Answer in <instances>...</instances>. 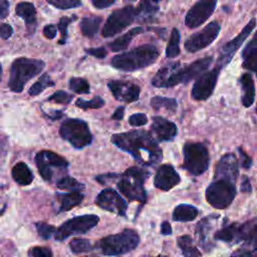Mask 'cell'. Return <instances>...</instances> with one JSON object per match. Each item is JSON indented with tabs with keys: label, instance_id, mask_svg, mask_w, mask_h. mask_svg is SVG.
<instances>
[{
	"label": "cell",
	"instance_id": "cell-16",
	"mask_svg": "<svg viewBox=\"0 0 257 257\" xmlns=\"http://www.w3.org/2000/svg\"><path fill=\"white\" fill-rule=\"evenodd\" d=\"M216 4L215 0H203L195 3L186 14L185 24L189 28L200 26L212 15Z\"/></svg>",
	"mask_w": 257,
	"mask_h": 257
},
{
	"label": "cell",
	"instance_id": "cell-53",
	"mask_svg": "<svg viewBox=\"0 0 257 257\" xmlns=\"http://www.w3.org/2000/svg\"><path fill=\"white\" fill-rule=\"evenodd\" d=\"M123 114H124V106H118L113 114L111 115L112 119H116V120H121L123 118Z\"/></svg>",
	"mask_w": 257,
	"mask_h": 257
},
{
	"label": "cell",
	"instance_id": "cell-12",
	"mask_svg": "<svg viewBox=\"0 0 257 257\" xmlns=\"http://www.w3.org/2000/svg\"><path fill=\"white\" fill-rule=\"evenodd\" d=\"M220 24L217 21L210 22L201 31L191 35L185 42V49L188 52H197L210 45L218 36Z\"/></svg>",
	"mask_w": 257,
	"mask_h": 257
},
{
	"label": "cell",
	"instance_id": "cell-36",
	"mask_svg": "<svg viewBox=\"0 0 257 257\" xmlns=\"http://www.w3.org/2000/svg\"><path fill=\"white\" fill-rule=\"evenodd\" d=\"M69 89L78 94L89 93V83L82 77H71L69 79Z\"/></svg>",
	"mask_w": 257,
	"mask_h": 257
},
{
	"label": "cell",
	"instance_id": "cell-21",
	"mask_svg": "<svg viewBox=\"0 0 257 257\" xmlns=\"http://www.w3.org/2000/svg\"><path fill=\"white\" fill-rule=\"evenodd\" d=\"M249 224L238 225L236 223L231 224L215 233V239L224 242H238L240 240H245L247 233L249 231Z\"/></svg>",
	"mask_w": 257,
	"mask_h": 257
},
{
	"label": "cell",
	"instance_id": "cell-34",
	"mask_svg": "<svg viewBox=\"0 0 257 257\" xmlns=\"http://www.w3.org/2000/svg\"><path fill=\"white\" fill-rule=\"evenodd\" d=\"M53 85H54V81L50 78V76L47 73H43L39 77V79L30 86L28 93L31 96H36L39 93H41L45 88L53 86Z\"/></svg>",
	"mask_w": 257,
	"mask_h": 257
},
{
	"label": "cell",
	"instance_id": "cell-19",
	"mask_svg": "<svg viewBox=\"0 0 257 257\" xmlns=\"http://www.w3.org/2000/svg\"><path fill=\"white\" fill-rule=\"evenodd\" d=\"M180 181L181 178L174 167L170 164H165L158 168L154 178V185L162 191H169L177 186Z\"/></svg>",
	"mask_w": 257,
	"mask_h": 257
},
{
	"label": "cell",
	"instance_id": "cell-15",
	"mask_svg": "<svg viewBox=\"0 0 257 257\" xmlns=\"http://www.w3.org/2000/svg\"><path fill=\"white\" fill-rule=\"evenodd\" d=\"M95 204L102 210L115 213L119 216H125L126 202L113 189L107 188L102 190L95 199Z\"/></svg>",
	"mask_w": 257,
	"mask_h": 257
},
{
	"label": "cell",
	"instance_id": "cell-39",
	"mask_svg": "<svg viewBox=\"0 0 257 257\" xmlns=\"http://www.w3.org/2000/svg\"><path fill=\"white\" fill-rule=\"evenodd\" d=\"M75 19H76V16H75V15H74L73 17L63 16V17L60 18V20H59V22H58V24H57V27H58V29H59V31H60V34H61V37H60V39H59V41H58L59 44H64V43L66 42L67 35H68V33H67V27H68V25H69L73 20H75Z\"/></svg>",
	"mask_w": 257,
	"mask_h": 257
},
{
	"label": "cell",
	"instance_id": "cell-26",
	"mask_svg": "<svg viewBox=\"0 0 257 257\" xmlns=\"http://www.w3.org/2000/svg\"><path fill=\"white\" fill-rule=\"evenodd\" d=\"M240 83L242 85V103L245 107H249L253 103L255 96L254 82L251 74H243L240 78Z\"/></svg>",
	"mask_w": 257,
	"mask_h": 257
},
{
	"label": "cell",
	"instance_id": "cell-4",
	"mask_svg": "<svg viewBox=\"0 0 257 257\" xmlns=\"http://www.w3.org/2000/svg\"><path fill=\"white\" fill-rule=\"evenodd\" d=\"M150 172L138 167H132L120 175L121 179L117 182L116 187L130 201L145 203L147 200L145 181L150 177Z\"/></svg>",
	"mask_w": 257,
	"mask_h": 257
},
{
	"label": "cell",
	"instance_id": "cell-43",
	"mask_svg": "<svg viewBox=\"0 0 257 257\" xmlns=\"http://www.w3.org/2000/svg\"><path fill=\"white\" fill-rule=\"evenodd\" d=\"M245 243L252 251H257V224L253 226L247 233Z\"/></svg>",
	"mask_w": 257,
	"mask_h": 257
},
{
	"label": "cell",
	"instance_id": "cell-49",
	"mask_svg": "<svg viewBox=\"0 0 257 257\" xmlns=\"http://www.w3.org/2000/svg\"><path fill=\"white\" fill-rule=\"evenodd\" d=\"M238 151H239V154H240V157H241L242 167L245 168V169H249L252 165V160L247 156V154L241 148H239Z\"/></svg>",
	"mask_w": 257,
	"mask_h": 257
},
{
	"label": "cell",
	"instance_id": "cell-11",
	"mask_svg": "<svg viewBox=\"0 0 257 257\" xmlns=\"http://www.w3.org/2000/svg\"><path fill=\"white\" fill-rule=\"evenodd\" d=\"M35 164L40 176L45 181H51L54 170L66 171L69 163L66 159L52 151H40L35 156Z\"/></svg>",
	"mask_w": 257,
	"mask_h": 257
},
{
	"label": "cell",
	"instance_id": "cell-52",
	"mask_svg": "<svg viewBox=\"0 0 257 257\" xmlns=\"http://www.w3.org/2000/svg\"><path fill=\"white\" fill-rule=\"evenodd\" d=\"M9 13V2L6 0H2L0 3V17L4 19L7 17Z\"/></svg>",
	"mask_w": 257,
	"mask_h": 257
},
{
	"label": "cell",
	"instance_id": "cell-3",
	"mask_svg": "<svg viewBox=\"0 0 257 257\" xmlns=\"http://www.w3.org/2000/svg\"><path fill=\"white\" fill-rule=\"evenodd\" d=\"M45 67V62L40 59L19 57L10 67L8 87L13 92H21L25 84L38 75Z\"/></svg>",
	"mask_w": 257,
	"mask_h": 257
},
{
	"label": "cell",
	"instance_id": "cell-2",
	"mask_svg": "<svg viewBox=\"0 0 257 257\" xmlns=\"http://www.w3.org/2000/svg\"><path fill=\"white\" fill-rule=\"evenodd\" d=\"M160 51L153 44H144L112 57L111 65L122 71H135L150 66L158 59Z\"/></svg>",
	"mask_w": 257,
	"mask_h": 257
},
{
	"label": "cell",
	"instance_id": "cell-35",
	"mask_svg": "<svg viewBox=\"0 0 257 257\" xmlns=\"http://www.w3.org/2000/svg\"><path fill=\"white\" fill-rule=\"evenodd\" d=\"M56 187L61 190H68L72 192H79L84 189V185L77 182L74 178L69 176H63L56 182Z\"/></svg>",
	"mask_w": 257,
	"mask_h": 257
},
{
	"label": "cell",
	"instance_id": "cell-20",
	"mask_svg": "<svg viewBox=\"0 0 257 257\" xmlns=\"http://www.w3.org/2000/svg\"><path fill=\"white\" fill-rule=\"evenodd\" d=\"M151 128L154 136L161 142H168L173 140L178 133L177 125L162 116L153 117Z\"/></svg>",
	"mask_w": 257,
	"mask_h": 257
},
{
	"label": "cell",
	"instance_id": "cell-44",
	"mask_svg": "<svg viewBox=\"0 0 257 257\" xmlns=\"http://www.w3.org/2000/svg\"><path fill=\"white\" fill-rule=\"evenodd\" d=\"M29 257H52V251L48 247L35 246L29 250Z\"/></svg>",
	"mask_w": 257,
	"mask_h": 257
},
{
	"label": "cell",
	"instance_id": "cell-38",
	"mask_svg": "<svg viewBox=\"0 0 257 257\" xmlns=\"http://www.w3.org/2000/svg\"><path fill=\"white\" fill-rule=\"evenodd\" d=\"M104 100L100 96H94L90 100H84L82 98H78L75 101V105L77 107H80L82 109H88V108H100L103 106Z\"/></svg>",
	"mask_w": 257,
	"mask_h": 257
},
{
	"label": "cell",
	"instance_id": "cell-42",
	"mask_svg": "<svg viewBox=\"0 0 257 257\" xmlns=\"http://www.w3.org/2000/svg\"><path fill=\"white\" fill-rule=\"evenodd\" d=\"M72 95L67 93L66 91L63 90H57L53 92L49 97L48 101H54L56 103H61V104H68L72 100Z\"/></svg>",
	"mask_w": 257,
	"mask_h": 257
},
{
	"label": "cell",
	"instance_id": "cell-29",
	"mask_svg": "<svg viewBox=\"0 0 257 257\" xmlns=\"http://www.w3.org/2000/svg\"><path fill=\"white\" fill-rule=\"evenodd\" d=\"M102 18L100 16H89L83 17L80 22L81 33L86 37H93L100 26Z\"/></svg>",
	"mask_w": 257,
	"mask_h": 257
},
{
	"label": "cell",
	"instance_id": "cell-31",
	"mask_svg": "<svg viewBox=\"0 0 257 257\" xmlns=\"http://www.w3.org/2000/svg\"><path fill=\"white\" fill-rule=\"evenodd\" d=\"M177 244L182 250L184 257H202L201 252L195 246H193L192 238L189 235L180 236L177 239Z\"/></svg>",
	"mask_w": 257,
	"mask_h": 257
},
{
	"label": "cell",
	"instance_id": "cell-8",
	"mask_svg": "<svg viewBox=\"0 0 257 257\" xmlns=\"http://www.w3.org/2000/svg\"><path fill=\"white\" fill-rule=\"evenodd\" d=\"M235 196V184L225 180H214L206 189V200L216 209L227 208Z\"/></svg>",
	"mask_w": 257,
	"mask_h": 257
},
{
	"label": "cell",
	"instance_id": "cell-47",
	"mask_svg": "<svg viewBox=\"0 0 257 257\" xmlns=\"http://www.w3.org/2000/svg\"><path fill=\"white\" fill-rule=\"evenodd\" d=\"M43 34L48 39H53L56 37L57 29L53 24H47L43 27Z\"/></svg>",
	"mask_w": 257,
	"mask_h": 257
},
{
	"label": "cell",
	"instance_id": "cell-24",
	"mask_svg": "<svg viewBox=\"0 0 257 257\" xmlns=\"http://www.w3.org/2000/svg\"><path fill=\"white\" fill-rule=\"evenodd\" d=\"M11 175L13 180L20 186H28L32 183L34 176L29 167L23 163V162H18L16 163L12 170H11Z\"/></svg>",
	"mask_w": 257,
	"mask_h": 257
},
{
	"label": "cell",
	"instance_id": "cell-40",
	"mask_svg": "<svg viewBox=\"0 0 257 257\" xmlns=\"http://www.w3.org/2000/svg\"><path fill=\"white\" fill-rule=\"evenodd\" d=\"M35 226H36L38 235L43 239H49L52 235H55L56 229L52 225H49V224L43 223V222H38L35 224Z\"/></svg>",
	"mask_w": 257,
	"mask_h": 257
},
{
	"label": "cell",
	"instance_id": "cell-6",
	"mask_svg": "<svg viewBox=\"0 0 257 257\" xmlns=\"http://www.w3.org/2000/svg\"><path fill=\"white\" fill-rule=\"evenodd\" d=\"M60 137L73 148L82 149L92 142V135L86 121L80 118H67L59 127Z\"/></svg>",
	"mask_w": 257,
	"mask_h": 257
},
{
	"label": "cell",
	"instance_id": "cell-54",
	"mask_svg": "<svg viewBox=\"0 0 257 257\" xmlns=\"http://www.w3.org/2000/svg\"><path fill=\"white\" fill-rule=\"evenodd\" d=\"M251 190H252V188H251L249 179H248L246 176L243 177L242 184H241V191H242V192H245V193H249V192H251Z\"/></svg>",
	"mask_w": 257,
	"mask_h": 257
},
{
	"label": "cell",
	"instance_id": "cell-48",
	"mask_svg": "<svg viewBox=\"0 0 257 257\" xmlns=\"http://www.w3.org/2000/svg\"><path fill=\"white\" fill-rule=\"evenodd\" d=\"M13 34V28L8 23H1V38L8 39Z\"/></svg>",
	"mask_w": 257,
	"mask_h": 257
},
{
	"label": "cell",
	"instance_id": "cell-18",
	"mask_svg": "<svg viewBox=\"0 0 257 257\" xmlns=\"http://www.w3.org/2000/svg\"><path fill=\"white\" fill-rule=\"evenodd\" d=\"M239 175L238 161L234 154L224 155L216 165L214 180H225L235 184Z\"/></svg>",
	"mask_w": 257,
	"mask_h": 257
},
{
	"label": "cell",
	"instance_id": "cell-17",
	"mask_svg": "<svg viewBox=\"0 0 257 257\" xmlns=\"http://www.w3.org/2000/svg\"><path fill=\"white\" fill-rule=\"evenodd\" d=\"M107 86L114 98L118 101L130 103L138 100L140 97V86L131 81L110 80Z\"/></svg>",
	"mask_w": 257,
	"mask_h": 257
},
{
	"label": "cell",
	"instance_id": "cell-50",
	"mask_svg": "<svg viewBox=\"0 0 257 257\" xmlns=\"http://www.w3.org/2000/svg\"><path fill=\"white\" fill-rule=\"evenodd\" d=\"M231 257H257V251L252 250H239L234 252Z\"/></svg>",
	"mask_w": 257,
	"mask_h": 257
},
{
	"label": "cell",
	"instance_id": "cell-23",
	"mask_svg": "<svg viewBox=\"0 0 257 257\" xmlns=\"http://www.w3.org/2000/svg\"><path fill=\"white\" fill-rule=\"evenodd\" d=\"M243 67L255 72L257 75V32L253 36L252 40L246 45L242 53Z\"/></svg>",
	"mask_w": 257,
	"mask_h": 257
},
{
	"label": "cell",
	"instance_id": "cell-51",
	"mask_svg": "<svg viewBox=\"0 0 257 257\" xmlns=\"http://www.w3.org/2000/svg\"><path fill=\"white\" fill-rule=\"evenodd\" d=\"M114 3V0H92L91 4L97 8V9H102L106 8Z\"/></svg>",
	"mask_w": 257,
	"mask_h": 257
},
{
	"label": "cell",
	"instance_id": "cell-46",
	"mask_svg": "<svg viewBox=\"0 0 257 257\" xmlns=\"http://www.w3.org/2000/svg\"><path fill=\"white\" fill-rule=\"evenodd\" d=\"M85 52L96 57V58H104L107 54V51L104 47L100 46V47H92V48H88L85 49Z\"/></svg>",
	"mask_w": 257,
	"mask_h": 257
},
{
	"label": "cell",
	"instance_id": "cell-56",
	"mask_svg": "<svg viewBox=\"0 0 257 257\" xmlns=\"http://www.w3.org/2000/svg\"><path fill=\"white\" fill-rule=\"evenodd\" d=\"M157 257H166V256H157Z\"/></svg>",
	"mask_w": 257,
	"mask_h": 257
},
{
	"label": "cell",
	"instance_id": "cell-5",
	"mask_svg": "<svg viewBox=\"0 0 257 257\" xmlns=\"http://www.w3.org/2000/svg\"><path fill=\"white\" fill-rule=\"evenodd\" d=\"M140 243L139 234L133 229H124L120 233L101 238L96 248L108 256L121 255L135 250Z\"/></svg>",
	"mask_w": 257,
	"mask_h": 257
},
{
	"label": "cell",
	"instance_id": "cell-1",
	"mask_svg": "<svg viewBox=\"0 0 257 257\" xmlns=\"http://www.w3.org/2000/svg\"><path fill=\"white\" fill-rule=\"evenodd\" d=\"M111 142L120 150L131 154L143 166H155L163 159L162 149L153 136L143 130L114 134Z\"/></svg>",
	"mask_w": 257,
	"mask_h": 257
},
{
	"label": "cell",
	"instance_id": "cell-33",
	"mask_svg": "<svg viewBox=\"0 0 257 257\" xmlns=\"http://www.w3.org/2000/svg\"><path fill=\"white\" fill-rule=\"evenodd\" d=\"M151 105L155 109L165 108L171 112H175L178 106L177 100L172 97H164V96H154L151 99Z\"/></svg>",
	"mask_w": 257,
	"mask_h": 257
},
{
	"label": "cell",
	"instance_id": "cell-10",
	"mask_svg": "<svg viewBox=\"0 0 257 257\" xmlns=\"http://www.w3.org/2000/svg\"><path fill=\"white\" fill-rule=\"evenodd\" d=\"M99 217L96 215L75 216L56 229L54 238L57 241H63L72 235L85 234L97 225Z\"/></svg>",
	"mask_w": 257,
	"mask_h": 257
},
{
	"label": "cell",
	"instance_id": "cell-32",
	"mask_svg": "<svg viewBox=\"0 0 257 257\" xmlns=\"http://www.w3.org/2000/svg\"><path fill=\"white\" fill-rule=\"evenodd\" d=\"M180 54V32L177 28H173L169 43L166 48V56L175 58Z\"/></svg>",
	"mask_w": 257,
	"mask_h": 257
},
{
	"label": "cell",
	"instance_id": "cell-14",
	"mask_svg": "<svg viewBox=\"0 0 257 257\" xmlns=\"http://www.w3.org/2000/svg\"><path fill=\"white\" fill-rule=\"evenodd\" d=\"M255 24H256V20L254 18L251 19L249 21V23L243 28V30L234 39L227 42L222 47L220 56H219L218 61H217V67L222 68V67L226 66L231 61V59L233 58L236 51L240 48V46L243 44L245 39L249 36L251 31L255 27Z\"/></svg>",
	"mask_w": 257,
	"mask_h": 257
},
{
	"label": "cell",
	"instance_id": "cell-25",
	"mask_svg": "<svg viewBox=\"0 0 257 257\" xmlns=\"http://www.w3.org/2000/svg\"><path fill=\"white\" fill-rule=\"evenodd\" d=\"M143 31H144L143 27H135V28L131 29L130 31H127L126 33L115 38L112 42H109L108 47L113 52L123 50L128 46V44L132 42L133 38L136 37L138 34H141Z\"/></svg>",
	"mask_w": 257,
	"mask_h": 257
},
{
	"label": "cell",
	"instance_id": "cell-30",
	"mask_svg": "<svg viewBox=\"0 0 257 257\" xmlns=\"http://www.w3.org/2000/svg\"><path fill=\"white\" fill-rule=\"evenodd\" d=\"M159 5L158 2L153 1H142L139 3V6L137 7L138 11V19L142 21H148L152 20L153 17L156 15V13L159 11Z\"/></svg>",
	"mask_w": 257,
	"mask_h": 257
},
{
	"label": "cell",
	"instance_id": "cell-41",
	"mask_svg": "<svg viewBox=\"0 0 257 257\" xmlns=\"http://www.w3.org/2000/svg\"><path fill=\"white\" fill-rule=\"evenodd\" d=\"M47 3L61 10L76 8L81 5V2L78 0H48Z\"/></svg>",
	"mask_w": 257,
	"mask_h": 257
},
{
	"label": "cell",
	"instance_id": "cell-9",
	"mask_svg": "<svg viewBox=\"0 0 257 257\" xmlns=\"http://www.w3.org/2000/svg\"><path fill=\"white\" fill-rule=\"evenodd\" d=\"M137 17V7H134L133 5H127L123 8L112 11L102 27V36L108 38L121 32L131 25Z\"/></svg>",
	"mask_w": 257,
	"mask_h": 257
},
{
	"label": "cell",
	"instance_id": "cell-37",
	"mask_svg": "<svg viewBox=\"0 0 257 257\" xmlns=\"http://www.w3.org/2000/svg\"><path fill=\"white\" fill-rule=\"evenodd\" d=\"M69 248L73 253L89 252L93 249L91 243L87 239L83 238H74L69 243Z\"/></svg>",
	"mask_w": 257,
	"mask_h": 257
},
{
	"label": "cell",
	"instance_id": "cell-22",
	"mask_svg": "<svg viewBox=\"0 0 257 257\" xmlns=\"http://www.w3.org/2000/svg\"><path fill=\"white\" fill-rule=\"evenodd\" d=\"M15 13L22 18L26 23V28L29 33H34L36 28V10L32 3L20 2L15 7Z\"/></svg>",
	"mask_w": 257,
	"mask_h": 257
},
{
	"label": "cell",
	"instance_id": "cell-13",
	"mask_svg": "<svg viewBox=\"0 0 257 257\" xmlns=\"http://www.w3.org/2000/svg\"><path fill=\"white\" fill-rule=\"evenodd\" d=\"M219 67H215L210 71L201 74L195 81L192 88V97L196 100H205L211 96L217 83L220 73Z\"/></svg>",
	"mask_w": 257,
	"mask_h": 257
},
{
	"label": "cell",
	"instance_id": "cell-57",
	"mask_svg": "<svg viewBox=\"0 0 257 257\" xmlns=\"http://www.w3.org/2000/svg\"><path fill=\"white\" fill-rule=\"evenodd\" d=\"M256 109H257V108H256Z\"/></svg>",
	"mask_w": 257,
	"mask_h": 257
},
{
	"label": "cell",
	"instance_id": "cell-27",
	"mask_svg": "<svg viewBox=\"0 0 257 257\" xmlns=\"http://www.w3.org/2000/svg\"><path fill=\"white\" fill-rule=\"evenodd\" d=\"M199 214L196 207L189 204L178 205L173 212V220L177 222H190L193 221Z\"/></svg>",
	"mask_w": 257,
	"mask_h": 257
},
{
	"label": "cell",
	"instance_id": "cell-45",
	"mask_svg": "<svg viewBox=\"0 0 257 257\" xmlns=\"http://www.w3.org/2000/svg\"><path fill=\"white\" fill-rule=\"evenodd\" d=\"M147 122H148V116L143 112L134 113L128 117V123L132 126H142V125H145Z\"/></svg>",
	"mask_w": 257,
	"mask_h": 257
},
{
	"label": "cell",
	"instance_id": "cell-7",
	"mask_svg": "<svg viewBox=\"0 0 257 257\" xmlns=\"http://www.w3.org/2000/svg\"><path fill=\"white\" fill-rule=\"evenodd\" d=\"M183 168L193 176L205 173L209 167L210 156L208 149L201 143H187L183 148Z\"/></svg>",
	"mask_w": 257,
	"mask_h": 257
},
{
	"label": "cell",
	"instance_id": "cell-55",
	"mask_svg": "<svg viewBox=\"0 0 257 257\" xmlns=\"http://www.w3.org/2000/svg\"><path fill=\"white\" fill-rule=\"evenodd\" d=\"M161 233L163 235H171L172 234V227L168 221H164L161 225Z\"/></svg>",
	"mask_w": 257,
	"mask_h": 257
},
{
	"label": "cell",
	"instance_id": "cell-28",
	"mask_svg": "<svg viewBox=\"0 0 257 257\" xmlns=\"http://www.w3.org/2000/svg\"><path fill=\"white\" fill-rule=\"evenodd\" d=\"M83 194L81 192H70L68 194L57 195L58 201L60 203L59 212L69 211L73 207L79 205L83 200Z\"/></svg>",
	"mask_w": 257,
	"mask_h": 257
}]
</instances>
